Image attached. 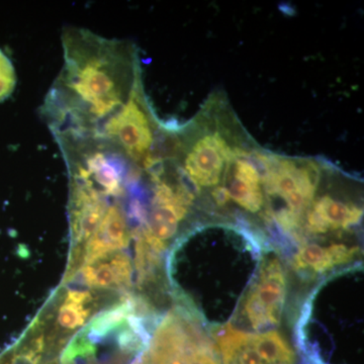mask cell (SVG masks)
I'll list each match as a JSON object with an SVG mask.
<instances>
[{
    "label": "cell",
    "mask_w": 364,
    "mask_h": 364,
    "mask_svg": "<svg viewBox=\"0 0 364 364\" xmlns=\"http://www.w3.org/2000/svg\"><path fill=\"white\" fill-rule=\"evenodd\" d=\"M64 64L43 104L52 134L85 130L130 100L142 82L135 47L86 28L62 33Z\"/></svg>",
    "instance_id": "6da1fadb"
},
{
    "label": "cell",
    "mask_w": 364,
    "mask_h": 364,
    "mask_svg": "<svg viewBox=\"0 0 364 364\" xmlns=\"http://www.w3.org/2000/svg\"><path fill=\"white\" fill-rule=\"evenodd\" d=\"M191 243V289L179 294L183 310L213 329L229 325L259 272V242L245 229L200 227L186 236Z\"/></svg>",
    "instance_id": "7a4b0ae2"
},
{
    "label": "cell",
    "mask_w": 364,
    "mask_h": 364,
    "mask_svg": "<svg viewBox=\"0 0 364 364\" xmlns=\"http://www.w3.org/2000/svg\"><path fill=\"white\" fill-rule=\"evenodd\" d=\"M287 275L279 258L263 256L259 272L242 301L239 314L254 333L275 330L287 301Z\"/></svg>",
    "instance_id": "3957f363"
},
{
    "label": "cell",
    "mask_w": 364,
    "mask_h": 364,
    "mask_svg": "<svg viewBox=\"0 0 364 364\" xmlns=\"http://www.w3.org/2000/svg\"><path fill=\"white\" fill-rule=\"evenodd\" d=\"M363 215V208L355 203L344 202L329 195L321 196L306 210L299 243L305 234L320 236L349 231L360 223Z\"/></svg>",
    "instance_id": "277c9868"
},
{
    "label": "cell",
    "mask_w": 364,
    "mask_h": 364,
    "mask_svg": "<svg viewBox=\"0 0 364 364\" xmlns=\"http://www.w3.org/2000/svg\"><path fill=\"white\" fill-rule=\"evenodd\" d=\"M360 255L359 246L331 243L322 246L318 243H304L294 258V267L304 277H316L332 272L335 268L351 264Z\"/></svg>",
    "instance_id": "5b68a950"
},
{
    "label": "cell",
    "mask_w": 364,
    "mask_h": 364,
    "mask_svg": "<svg viewBox=\"0 0 364 364\" xmlns=\"http://www.w3.org/2000/svg\"><path fill=\"white\" fill-rule=\"evenodd\" d=\"M91 301L92 296L87 291H69L57 316L60 329L73 331L83 326L90 316V309L87 306Z\"/></svg>",
    "instance_id": "8992f818"
},
{
    "label": "cell",
    "mask_w": 364,
    "mask_h": 364,
    "mask_svg": "<svg viewBox=\"0 0 364 364\" xmlns=\"http://www.w3.org/2000/svg\"><path fill=\"white\" fill-rule=\"evenodd\" d=\"M260 182L244 181L231 174L227 188L230 202L233 200L239 207L246 212L256 214L262 210L264 205V196Z\"/></svg>",
    "instance_id": "52a82bcc"
},
{
    "label": "cell",
    "mask_w": 364,
    "mask_h": 364,
    "mask_svg": "<svg viewBox=\"0 0 364 364\" xmlns=\"http://www.w3.org/2000/svg\"><path fill=\"white\" fill-rule=\"evenodd\" d=\"M109 259V257H107ZM83 282L92 289H116L119 287L116 273L107 258L81 268Z\"/></svg>",
    "instance_id": "ba28073f"
},
{
    "label": "cell",
    "mask_w": 364,
    "mask_h": 364,
    "mask_svg": "<svg viewBox=\"0 0 364 364\" xmlns=\"http://www.w3.org/2000/svg\"><path fill=\"white\" fill-rule=\"evenodd\" d=\"M16 85V74L13 63L0 50V102L11 97Z\"/></svg>",
    "instance_id": "9c48e42d"
}]
</instances>
